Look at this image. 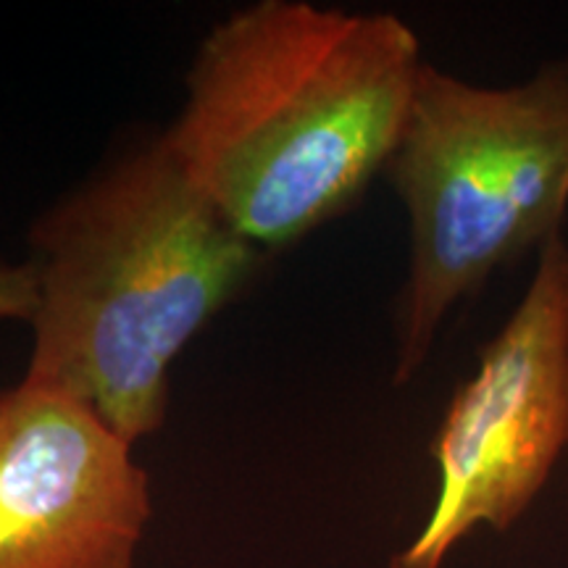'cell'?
<instances>
[{
  "label": "cell",
  "mask_w": 568,
  "mask_h": 568,
  "mask_svg": "<svg viewBox=\"0 0 568 568\" xmlns=\"http://www.w3.org/2000/svg\"><path fill=\"white\" fill-rule=\"evenodd\" d=\"M422 69L395 13L261 0L205 34L163 138L234 230L282 251L385 172Z\"/></svg>",
  "instance_id": "1"
},
{
  "label": "cell",
  "mask_w": 568,
  "mask_h": 568,
  "mask_svg": "<svg viewBox=\"0 0 568 568\" xmlns=\"http://www.w3.org/2000/svg\"><path fill=\"white\" fill-rule=\"evenodd\" d=\"M38 280L24 382L138 445L166 422L172 366L264 264L163 132L124 148L32 222Z\"/></svg>",
  "instance_id": "2"
},
{
  "label": "cell",
  "mask_w": 568,
  "mask_h": 568,
  "mask_svg": "<svg viewBox=\"0 0 568 568\" xmlns=\"http://www.w3.org/2000/svg\"><path fill=\"white\" fill-rule=\"evenodd\" d=\"M385 174L410 222L395 385L414 379L450 308L495 266L560 234L568 209V61L518 88L424 63Z\"/></svg>",
  "instance_id": "3"
},
{
  "label": "cell",
  "mask_w": 568,
  "mask_h": 568,
  "mask_svg": "<svg viewBox=\"0 0 568 568\" xmlns=\"http://www.w3.org/2000/svg\"><path fill=\"white\" fill-rule=\"evenodd\" d=\"M568 445V245L548 240L527 295L453 395L432 458L439 487L389 568H443L479 524L508 529Z\"/></svg>",
  "instance_id": "4"
},
{
  "label": "cell",
  "mask_w": 568,
  "mask_h": 568,
  "mask_svg": "<svg viewBox=\"0 0 568 568\" xmlns=\"http://www.w3.org/2000/svg\"><path fill=\"white\" fill-rule=\"evenodd\" d=\"M95 410L21 379L0 387V568H134L151 479Z\"/></svg>",
  "instance_id": "5"
},
{
  "label": "cell",
  "mask_w": 568,
  "mask_h": 568,
  "mask_svg": "<svg viewBox=\"0 0 568 568\" xmlns=\"http://www.w3.org/2000/svg\"><path fill=\"white\" fill-rule=\"evenodd\" d=\"M38 280L30 261H0V322H32Z\"/></svg>",
  "instance_id": "6"
}]
</instances>
